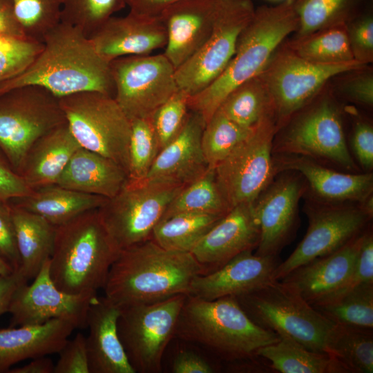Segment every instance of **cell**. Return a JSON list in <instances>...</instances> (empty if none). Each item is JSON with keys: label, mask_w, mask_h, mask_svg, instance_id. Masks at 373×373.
Returning a JSON list of instances; mask_svg holds the SVG:
<instances>
[{"label": "cell", "mask_w": 373, "mask_h": 373, "mask_svg": "<svg viewBox=\"0 0 373 373\" xmlns=\"http://www.w3.org/2000/svg\"><path fill=\"white\" fill-rule=\"evenodd\" d=\"M256 356L281 373H345L329 354L309 350L286 336H280L277 342L258 349Z\"/></svg>", "instance_id": "obj_32"}, {"label": "cell", "mask_w": 373, "mask_h": 373, "mask_svg": "<svg viewBox=\"0 0 373 373\" xmlns=\"http://www.w3.org/2000/svg\"><path fill=\"white\" fill-rule=\"evenodd\" d=\"M253 128H244L216 111L206 123L201 137L202 149L209 167L215 168Z\"/></svg>", "instance_id": "obj_40"}, {"label": "cell", "mask_w": 373, "mask_h": 373, "mask_svg": "<svg viewBox=\"0 0 373 373\" xmlns=\"http://www.w3.org/2000/svg\"><path fill=\"white\" fill-rule=\"evenodd\" d=\"M225 215L188 212L160 220L151 239L164 249L191 252L207 233Z\"/></svg>", "instance_id": "obj_34"}, {"label": "cell", "mask_w": 373, "mask_h": 373, "mask_svg": "<svg viewBox=\"0 0 373 373\" xmlns=\"http://www.w3.org/2000/svg\"><path fill=\"white\" fill-rule=\"evenodd\" d=\"M66 122L59 98L42 86L26 85L0 95V150L17 173L31 146Z\"/></svg>", "instance_id": "obj_10"}, {"label": "cell", "mask_w": 373, "mask_h": 373, "mask_svg": "<svg viewBox=\"0 0 373 373\" xmlns=\"http://www.w3.org/2000/svg\"><path fill=\"white\" fill-rule=\"evenodd\" d=\"M202 274L191 253L168 250L149 239L120 250L103 289L120 307L149 304L187 294L193 278Z\"/></svg>", "instance_id": "obj_2"}, {"label": "cell", "mask_w": 373, "mask_h": 373, "mask_svg": "<svg viewBox=\"0 0 373 373\" xmlns=\"http://www.w3.org/2000/svg\"><path fill=\"white\" fill-rule=\"evenodd\" d=\"M298 26L293 0L256 8L224 72L204 90L190 96V111L200 114L206 124L233 89L263 71L278 47Z\"/></svg>", "instance_id": "obj_3"}, {"label": "cell", "mask_w": 373, "mask_h": 373, "mask_svg": "<svg viewBox=\"0 0 373 373\" xmlns=\"http://www.w3.org/2000/svg\"><path fill=\"white\" fill-rule=\"evenodd\" d=\"M72 322L52 319L38 325L0 329V372L22 361L58 354L73 331Z\"/></svg>", "instance_id": "obj_27"}, {"label": "cell", "mask_w": 373, "mask_h": 373, "mask_svg": "<svg viewBox=\"0 0 373 373\" xmlns=\"http://www.w3.org/2000/svg\"><path fill=\"white\" fill-rule=\"evenodd\" d=\"M269 1H284L285 0H269Z\"/></svg>", "instance_id": "obj_58"}, {"label": "cell", "mask_w": 373, "mask_h": 373, "mask_svg": "<svg viewBox=\"0 0 373 373\" xmlns=\"http://www.w3.org/2000/svg\"><path fill=\"white\" fill-rule=\"evenodd\" d=\"M260 240L254 202L232 208L191 251L204 274L218 270L237 255L254 251Z\"/></svg>", "instance_id": "obj_19"}, {"label": "cell", "mask_w": 373, "mask_h": 373, "mask_svg": "<svg viewBox=\"0 0 373 373\" xmlns=\"http://www.w3.org/2000/svg\"><path fill=\"white\" fill-rule=\"evenodd\" d=\"M49 260L30 285L23 283L14 294L8 309L11 325H38L64 319L77 328L86 327L88 308L97 296L73 295L60 290L50 278Z\"/></svg>", "instance_id": "obj_17"}, {"label": "cell", "mask_w": 373, "mask_h": 373, "mask_svg": "<svg viewBox=\"0 0 373 373\" xmlns=\"http://www.w3.org/2000/svg\"><path fill=\"white\" fill-rule=\"evenodd\" d=\"M366 68L348 72L343 90L354 102L370 107L373 105V73Z\"/></svg>", "instance_id": "obj_49"}, {"label": "cell", "mask_w": 373, "mask_h": 373, "mask_svg": "<svg viewBox=\"0 0 373 373\" xmlns=\"http://www.w3.org/2000/svg\"><path fill=\"white\" fill-rule=\"evenodd\" d=\"M186 294L166 300L122 307L117 328L128 360L139 373H159L164 351L175 337Z\"/></svg>", "instance_id": "obj_11"}, {"label": "cell", "mask_w": 373, "mask_h": 373, "mask_svg": "<svg viewBox=\"0 0 373 373\" xmlns=\"http://www.w3.org/2000/svg\"><path fill=\"white\" fill-rule=\"evenodd\" d=\"M121 308L97 296L87 313L86 337L90 373H135L119 340L117 323Z\"/></svg>", "instance_id": "obj_26"}, {"label": "cell", "mask_w": 373, "mask_h": 373, "mask_svg": "<svg viewBox=\"0 0 373 373\" xmlns=\"http://www.w3.org/2000/svg\"><path fill=\"white\" fill-rule=\"evenodd\" d=\"M251 0H217L211 33L201 48L175 69L179 89L190 96L213 83L235 54L238 38L252 19Z\"/></svg>", "instance_id": "obj_14"}, {"label": "cell", "mask_w": 373, "mask_h": 373, "mask_svg": "<svg viewBox=\"0 0 373 373\" xmlns=\"http://www.w3.org/2000/svg\"><path fill=\"white\" fill-rule=\"evenodd\" d=\"M54 373H90L86 336L79 332L59 352Z\"/></svg>", "instance_id": "obj_47"}, {"label": "cell", "mask_w": 373, "mask_h": 373, "mask_svg": "<svg viewBox=\"0 0 373 373\" xmlns=\"http://www.w3.org/2000/svg\"><path fill=\"white\" fill-rule=\"evenodd\" d=\"M107 200L53 184L33 189L28 195L8 202L57 227L84 212L99 209Z\"/></svg>", "instance_id": "obj_30"}, {"label": "cell", "mask_w": 373, "mask_h": 373, "mask_svg": "<svg viewBox=\"0 0 373 373\" xmlns=\"http://www.w3.org/2000/svg\"><path fill=\"white\" fill-rule=\"evenodd\" d=\"M26 85L42 86L58 98L84 91L115 94L111 62L82 30L62 22L44 37L43 48L30 66L0 84V95Z\"/></svg>", "instance_id": "obj_1"}, {"label": "cell", "mask_w": 373, "mask_h": 373, "mask_svg": "<svg viewBox=\"0 0 373 373\" xmlns=\"http://www.w3.org/2000/svg\"><path fill=\"white\" fill-rule=\"evenodd\" d=\"M217 0H180L159 16L166 31L163 54L175 69L193 56L210 36Z\"/></svg>", "instance_id": "obj_22"}, {"label": "cell", "mask_w": 373, "mask_h": 373, "mask_svg": "<svg viewBox=\"0 0 373 373\" xmlns=\"http://www.w3.org/2000/svg\"><path fill=\"white\" fill-rule=\"evenodd\" d=\"M280 262L278 256L244 251L218 270L195 276L187 294L213 300L251 292L274 280V271Z\"/></svg>", "instance_id": "obj_20"}, {"label": "cell", "mask_w": 373, "mask_h": 373, "mask_svg": "<svg viewBox=\"0 0 373 373\" xmlns=\"http://www.w3.org/2000/svg\"><path fill=\"white\" fill-rule=\"evenodd\" d=\"M175 337L201 346L228 362L256 358L258 349L279 340L277 334L254 323L235 296L207 300L188 294Z\"/></svg>", "instance_id": "obj_5"}, {"label": "cell", "mask_w": 373, "mask_h": 373, "mask_svg": "<svg viewBox=\"0 0 373 373\" xmlns=\"http://www.w3.org/2000/svg\"><path fill=\"white\" fill-rule=\"evenodd\" d=\"M119 252L98 209L88 211L56 227L50 278L66 293L97 296Z\"/></svg>", "instance_id": "obj_4"}, {"label": "cell", "mask_w": 373, "mask_h": 373, "mask_svg": "<svg viewBox=\"0 0 373 373\" xmlns=\"http://www.w3.org/2000/svg\"><path fill=\"white\" fill-rule=\"evenodd\" d=\"M97 52L111 62L119 57L146 55L164 48L166 31L160 18L129 11L112 16L88 37Z\"/></svg>", "instance_id": "obj_21"}, {"label": "cell", "mask_w": 373, "mask_h": 373, "mask_svg": "<svg viewBox=\"0 0 373 373\" xmlns=\"http://www.w3.org/2000/svg\"><path fill=\"white\" fill-rule=\"evenodd\" d=\"M55 364L47 356L32 358L25 365L10 369V373H54Z\"/></svg>", "instance_id": "obj_56"}, {"label": "cell", "mask_w": 373, "mask_h": 373, "mask_svg": "<svg viewBox=\"0 0 373 373\" xmlns=\"http://www.w3.org/2000/svg\"><path fill=\"white\" fill-rule=\"evenodd\" d=\"M217 111L237 124L249 129L267 118L274 117L271 97L259 75L233 89Z\"/></svg>", "instance_id": "obj_33"}, {"label": "cell", "mask_w": 373, "mask_h": 373, "mask_svg": "<svg viewBox=\"0 0 373 373\" xmlns=\"http://www.w3.org/2000/svg\"><path fill=\"white\" fill-rule=\"evenodd\" d=\"M125 6L123 0H62L61 22L79 28L89 37Z\"/></svg>", "instance_id": "obj_43"}, {"label": "cell", "mask_w": 373, "mask_h": 373, "mask_svg": "<svg viewBox=\"0 0 373 373\" xmlns=\"http://www.w3.org/2000/svg\"><path fill=\"white\" fill-rule=\"evenodd\" d=\"M9 204L20 258L18 271L28 281L35 278L50 259L56 227L37 214Z\"/></svg>", "instance_id": "obj_31"}, {"label": "cell", "mask_w": 373, "mask_h": 373, "mask_svg": "<svg viewBox=\"0 0 373 373\" xmlns=\"http://www.w3.org/2000/svg\"><path fill=\"white\" fill-rule=\"evenodd\" d=\"M216 369L202 355L192 350H180L175 356L171 372L173 373H213Z\"/></svg>", "instance_id": "obj_52"}, {"label": "cell", "mask_w": 373, "mask_h": 373, "mask_svg": "<svg viewBox=\"0 0 373 373\" xmlns=\"http://www.w3.org/2000/svg\"><path fill=\"white\" fill-rule=\"evenodd\" d=\"M128 180L140 182L148 175L160 147L149 118L131 120Z\"/></svg>", "instance_id": "obj_42"}, {"label": "cell", "mask_w": 373, "mask_h": 373, "mask_svg": "<svg viewBox=\"0 0 373 373\" xmlns=\"http://www.w3.org/2000/svg\"><path fill=\"white\" fill-rule=\"evenodd\" d=\"M351 146L359 166L370 172L373 167V127L370 122L362 119H356Z\"/></svg>", "instance_id": "obj_50"}, {"label": "cell", "mask_w": 373, "mask_h": 373, "mask_svg": "<svg viewBox=\"0 0 373 373\" xmlns=\"http://www.w3.org/2000/svg\"><path fill=\"white\" fill-rule=\"evenodd\" d=\"M276 175L284 171L299 173L314 194L329 204L357 202L372 194L373 175L370 172L342 173L302 155L273 154Z\"/></svg>", "instance_id": "obj_23"}, {"label": "cell", "mask_w": 373, "mask_h": 373, "mask_svg": "<svg viewBox=\"0 0 373 373\" xmlns=\"http://www.w3.org/2000/svg\"><path fill=\"white\" fill-rule=\"evenodd\" d=\"M128 181L126 170L101 154L80 147L55 184L84 193L112 198Z\"/></svg>", "instance_id": "obj_28"}, {"label": "cell", "mask_w": 373, "mask_h": 373, "mask_svg": "<svg viewBox=\"0 0 373 373\" xmlns=\"http://www.w3.org/2000/svg\"><path fill=\"white\" fill-rule=\"evenodd\" d=\"M80 147L66 122L39 137L31 146L18 173L32 189L55 184Z\"/></svg>", "instance_id": "obj_29"}, {"label": "cell", "mask_w": 373, "mask_h": 373, "mask_svg": "<svg viewBox=\"0 0 373 373\" xmlns=\"http://www.w3.org/2000/svg\"><path fill=\"white\" fill-rule=\"evenodd\" d=\"M295 114L276 133L273 154L305 156L358 173L347 144L341 111L329 97H323Z\"/></svg>", "instance_id": "obj_7"}, {"label": "cell", "mask_w": 373, "mask_h": 373, "mask_svg": "<svg viewBox=\"0 0 373 373\" xmlns=\"http://www.w3.org/2000/svg\"><path fill=\"white\" fill-rule=\"evenodd\" d=\"M365 66L356 61L339 64L312 62L295 53L287 43L282 44L259 75L271 97L278 130L311 104L329 79Z\"/></svg>", "instance_id": "obj_9"}, {"label": "cell", "mask_w": 373, "mask_h": 373, "mask_svg": "<svg viewBox=\"0 0 373 373\" xmlns=\"http://www.w3.org/2000/svg\"><path fill=\"white\" fill-rule=\"evenodd\" d=\"M15 16L24 35L43 42L61 22L62 0H10Z\"/></svg>", "instance_id": "obj_41"}, {"label": "cell", "mask_w": 373, "mask_h": 373, "mask_svg": "<svg viewBox=\"0 0 373 373\" xmlns=\"http://www.w3.org/2000/svg\"><path fill=\"white\" fill-rule=\"evenodd\" d=\"M28 280L19 271L6 276H0V316L8 312L13 295L17 289Z\"/></svg>", "instance_id": "obj_53"}, {"label": "cell", "mask_w": 373, "mask_h": 373, "mask_svg": "<svg viewBox=\"0 0 373 373\" xmlns=\"http://www.w3.org/2000/svg\"><path fill=\"white\" fill-rule=\"evenodd\" d=\"M360 0H293L298 19L294 39H299L317 30L347 23L357 16Z\"/></svg>", "instance_id": "obj_39"}, {"label": "cell", "mask_w": 373, "mask_h": 373, "mask_svg": "<svg viewBox=\"0 0 373 373\" xmlns=\"http://www.w3.org/2000/svg\"><path fill=\"white\" fill-rule=\"evenodd\" d=\"M59 103L80 146L111 159L128 174L131 124L115 98L84 91L60 97Z\"/></svg>", "instance_id": "obj_8"}, {"label": "cell", "mask_w": 373, "mask_h": 373, "mask_svg": "<svg viewBox=\"0 0 373 373\" xmlns=\"http://www.w3.org/2000/svg\"><path fill=\"white\" fill-rule=\"evenodd\" d=\"M0 36L26 37L15 16L10 0H0Z\"/></svg>", "instance_id": "obj_54"}, {"label": "cell", "mask_w": 373, "mask_h": 373, "mask_svg": "<svg viewBox=\"0 0 373 373\" xmlns=\"http://www.w3.org/2000/svg\"><path fill=\"white\" fill-rule=\"evenodd\" d=\"M129 11L139 15L158 17L169 6L180 0H123Z\"/></svg>", "instance_id": "obj_55"}, {"label": "cell", "mask_w": 373, "mask_h": 373, "mask_svg": "<svg viewBox=\"0 0 373 373\" xmlns=\"http://www.w3.org/2000/svg\"><path fill=\"white\" fill-rule=\"evenodd\" d=\"M347 30L354 59L366 66L372 63V16L370 14L356 16L347 23Z\"/></svg>", "instance_id": "obj_46"}, {"label": "cell", "mask_w": 373, "mask_h": 373, "mask_svg": "<svg viewBox=\"0 0 373 373\" xmlns=\"http://www.w3.org/2000/svg\"><path fill=\"white\" fill-rule=\"evenodd\" d=\"M189 97L188 93L178 89L150 116L160 150L175 140L183 129L191 111Z\"/></svg>", "instance_id": "obj_44"}, {"label": "cell", "mask_w": 373, "mask_h": 373, "mask_svg": "<svg viewBox=\"0 0 373 373\" xmlns=\"http://www.w3.org/2000/svg\"><path fill=\"white\" fill-rule=\"evenodd\" d=\"M278 131L274 117L265 119L214 168L231 209L254 202L276 175L272 147Z\"/></svg>", "instance_id": "obj_13"}, {"label": "cell", "mask_w": 373, "mask_h": 373, "mask_svg": "<svg viewBox=\"0 0 373 373\" xmlns=\"http://www.w3.org/2000/svg\"><path fill=\"white\" fill-rule=\"evenodd\" d=\"M204 126L202 116L191 111L181 133L160 151L142 181L186 185L202 175L209 168L201 146Z\"/></svg>", "instance_id": "obj_25"}, {"label": "cell", "mask_w": 373, "mask_h": 373, "mask_svg": "<svg viewBox=\"0 0 373 373\" xmlns=\"http://www.w3.org/2000/svg\"><path fill=\"white\" fill-rule=\"evenodd\" d=\"M43 48V42L27 37L0 36V84L26 70Z\"/></svg>", "instance_id": "obj_45"}, {"label": "cell", "mask_w": 373, "mask_h": 373, "mask_svg": "<svg viewBox=\"0 0 373 373\" xmlns=\"http://www.w3.org/2000/svg\"><path fill=\"white\" fill-rule=\"evenodd\" d=\"M15 271L6 262L0 258V276H6Z\"/></svg>", "instance_id": "obj_57"}, {"label": "cell", "mask_w": 373, "mask_h": 373, "mask_svg": "<svg viewBox=\"0 0 373 373\" xmlns=\"http://www.w3.org/2000/svg\"><path fill=\"white\" fill-rule=\"evenodd\" d=\"M32 191L0 150V200L8 202L26 196Z\"/></svg>", "instance_id": "obj_51"}, {"label": "cell", "mask_w": 373, "mask_h": 373, "mask_svg": "<svg viewBox=\"0 0 373 373\" xmlns=\"http://www.w3.org/2000/svg\"><path fill=\"white\" fill-rule=\"evenodd\" d=\"M312 306L334 324L372 329L373 283Z\"/></svg>", "instance_id": "obj_38"}, {"label": "cell", "mask_w": 373, "mask_h": 373, "mask_svg": "<svg viewBox=\"0 0 373 373\" xmlns=\"http://www.w3.org/2000/svg\"><path fill=\"white\" fill-rule=\"evenodd\" d=\"M186 185L127 181L98 210L120 250L151 239L169 204Z\"/></svg>", "instance_id": "obj_12"}, {"label": "cell", "mask_w": 373, "mask_h": 373, "mask_svg": "<svg viewBox=\"0 0 373 373\" xmlns=\"http://www.w3.org/2000/svg\"><path fill=\"white\" fill-rule=\"evenodd\" d=\"M326 353L340 363L345 373H372V329L335 324Z\"/></svg>", "instance_id": "obj_35"}, {"label": "cell", "mask_w": 373, "mask_h": 373, "mask_svg": "<svg viewBox=\"0 0 373 373\" xmlns=\"http://www.w3.org/2000/svg\"><path fill=\"white\" fill-rule=\"evenodd\" d=\"M231 209L218 186L214 168H209L183 187L169 204L161 220L188 212L226 215Z\"/></svg>", "instance_id": "obj_37"}, {"label": "cell", "mask_w": 373, "mask_h": 373, "mask_svg": "<svg viewBox=\"0 0 373 373\" xmlns=\"http://www.w3.org/2000/svg\"><path fill=\"white\" fill-rule=\"evenodd\" d=\"M308 228L295 250L274 271L280 280L298 267L338 249L363 232L372 219L358 204H309Z\"/></svg>", "instance_id": "obj_16"}, {"label": "cell", "mask_w": 373, "mask_h": 373, "mask_svg": "<svg viewBox=\"0 0 373 373\" xmlns=\"http://www.w3.org/2000/svg\"><path fill=\"white\" fill-rule=\"evenodd\" d=\"M302 58L321 64L349 63L354 59L347 36V23L317 30L287 43Z\"/></svg>", "instance_id": "obj_36"}, {"label": "cell", "mask_w": 373, "mask_h": 373, "mask_svg": "<svg viewBox=\"0 0 373 373\" xmlns=\"http://www.w3.org/2000/svg\"><path fill=\"white\" fill-rule=\"evenodd\" d=\"M305 191L298 176L285 173L272 180L254 201L260 226L256 254L278 256L293 233L298 204Z\"/></svg>", "instance_id": "obj_18"}, {"label": "cell", "mask_w": 373, "mask_h": 373, "mask_svg": "<svg viewBox=\"0 0 373 373\" xmlns=\"http://www.w3.org/2000/svg\"><path fill=\"white\" fill-rule=\"evenodd\" d=\"M114 98L130 120L149 118L178 89L164 55H130L111 61Z\"/></svg>", "instance_id": "obj_15"}, {"label": "cell", "mask_w": 373, "mask_h": 373, "mask_svg": "<svg viewBox=\"0 0 373 373\" xmlns=\"http://www.w3.org/2000/svg\"><path fill=\"white\" fill-rule=\"evenodd\" d=\"M235 297L257 325L278 336H289L309 350L326 353L329 335L335 324L288 284L274 280Z\"/></svg>", "instance_id": "obj_6"}, {"label": "cell", "mask_w": 373, "mask_h": 373, "mask_svg": "<svg viewBox=\"0 0 373 373\" xmlns=\"http://www.w3.org/2000/svg\"><path fill=\"white\" fill-rule=\"evenodd\" d=\"M366 229L335 251L298 267L280 280L311 305L329 298L350 277Z\"/></svg>", "instance_id": "obj_24"}, {"label": "cell", "mask_w": 373, "mask_h": 373, "mask_svg": "<svg viewBox=\"0 0 373 373\" xmlns=\"http://www.w3.org/2000/svg\"><path fill=\"white\" fill-rule=\"evenodd\" d=\"M0 258L14 271L20 267L15 226L8 202L0 200Z\"/></svg>", "instance_id": "obj_48"}]
</instances>
